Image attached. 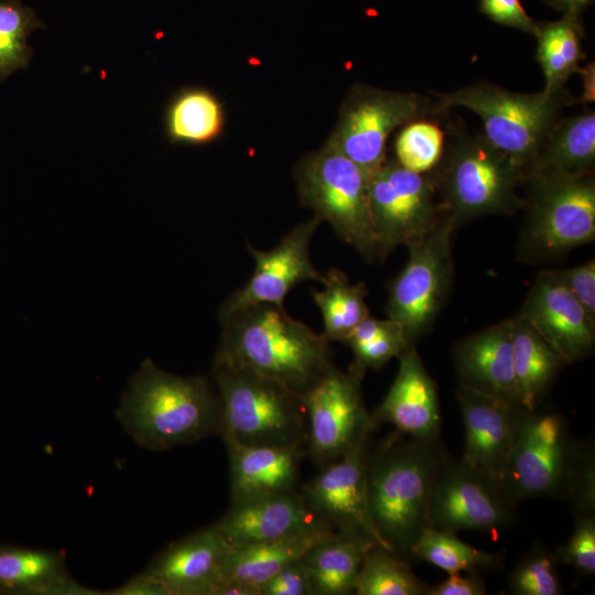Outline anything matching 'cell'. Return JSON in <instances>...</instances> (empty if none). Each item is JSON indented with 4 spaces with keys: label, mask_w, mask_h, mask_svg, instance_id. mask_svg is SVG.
I'll return each instance as SVG.
<instances>
[{
    "label": "cell",
    "mask_w": 595,
    "mask_h": 595,
    "mask_svg": "<svg viewBox=\"0 0 595 595\" xmlns=\"http://www.w3.org/2000/svg\"><path fill=\"white\" fill-rule=\"evenodd\" d=\"M448 457L439 439L420 440L394 431L370 450L367 497L372 523L387 547L402 558L430 528L435 479Z\"/></svg>",
    "instance_id": "6da1fadb"
},
{
    "label": "cell",
    "mask_w": 595,
    "mask_h": 595,
    "mask_svg": "<svg viewBox=\"0 0 595 595\" xmlns=\"http://www.w3.org/2000/svg\"><path fill=\"white\" fill-rule=\"evenodd\" d=\"M220 405L209 378L178 376L145 359L123 392L116 418L142 448L163 452L217 435Z\"/></svg>",
    "instance_id": "7a4b0ae2"
},
{
    "label": "cell",
    "mask_w": 595,
    "mask_h": 595,
    "mask_svg": "<svg viewBox=\"0 0 595 595\" xmlns=\"http://www.w3.org/2000/svg\"><path fill=\"white\" fill-rule=\"evenodd\" d=\"M217 354L286 386L302 398L334 366L331 342L283 306L261 303L220 317Z\"/></svg>",
    "instance_id": "3957f363"
},
{
    "label": "cell",
    "mask_w": 595,
    "mask_h": 595,
    "mask_svg": "<svg viewBox=\"0 0 595 595\" xmlns=\"http://www.w3.org/2000/svg\"><path fill=\"white\" fill-rule=\"evenodd\" d=\"M210 380L219 398L217 435L225 445L305 448L304 400L283 383L215 354Z\"/></svg>",
    "instance_id": "277c9868"
},
{
    "label": "cell",
    "mask_w": 595,
    "mask_h": 595,
    "mask_svg": "<svg viewBox=\"0 0 595 595\" xmlns=\"http://www.w3.org/2000/svg\"><path fill=\"white\" fill-rule=\"evenodd\" d=\"M437 99L445 110L465 107L478 115L484 137L511 160L526 180L534 172L542 145L562 119L563 108L573 101L565 88L521 94L489 83L439 94Z\"/></svg>",
    "instance_id": "5b68a950"
},
{
    "label": "cell",
    "mask_w": 595,
    "mask_h": 595,
    "mask_svg": "<svg viewBox=\"0 0 595 595\" xmlns=\"http://www.w3.org/2000/svg\"><path fill=\"white\" fill-rule=\"evenodd\" d=\"M435 167L432 176L443 196L442 209L455 228L478 216L510 215L523 206L516 192L526 181L523 173L484 134H457Z\"/></svg>",
    "instance_id": "8992f818"
},
{
    "label": "cell",
    "mask_w": 595,
    "mask_h": 595,
    "mask_svg": "<svg viewBox=\"0 0 595 595\" xmlns=\"http://www.w3.org/2000/svg\"><path fill=\"white\" fill-rule=\"evenodd\" d=\"M294 178L303 206L365 260L382 259L370 217L369 177L357 164L325 142L296 163Z\"/></svg>",
    "instance_id": "52a82bcc"
},
{
    "label": "cell",
    "mask_w": 595,
    "mask_h": 595,
    "mask_svg": "<svg viewBox=\"0 0 595 595\" xmlns=\"http://www.w3.org/2000/svg\"><path fill=\"white\" fill-rule=\"evenodd\" d=\"M531 182L522 234L526 255L536 259L558 256L595 237V183L591 173L538 170Z\"/></svg>",
    "instance_id": "ba28073f"
},
{
    "label": "cell",
    "mask_w": 595,
    "mask_h": 595,
    "mask_svg": "<svg viewBox=\"0 0 595 595\" xmlns=\"http://www.w3.org/2000/svg\"><path fill=\"white\" fill-rule=\"evenodd\" d=\"M444 111L439 99L432 101L415 93L354 85L340 105L326 143L370 177L387 160V140L397 128Z\"/></svg>",
    "instance_id": "9c48e42d"
},
{
    "label": "cell",
    "mask_w": 595,
    "mask_h": 595,
    "mask_svg": "<svg viewBox=\"0 0 595 595\" xmlns=\"http://www.w3.org/2000/svg\"><path fill=\"white\" fill-rule=\"evenodd\" d=\"M582 447L564 416L528 410L501 482L510 500L517 505L540 497L564 499Z\"/></svg>",
    "instance_id": "30bf717a"
},
{
    "label": "cell",
    "mask_w": 595,
    "mask_h": 595,
    "mask_svg": "<svg viewBox=\"0 0 595 595\" xmlns=\"http://www.w3.org/2000/svg\"><path fill=\"white\" fill-rule=\"evenodd\" d=\"M454 229L444 215L432 231L408 245L407 264L390 284L388 318L400 324L412 345L430 328L448 292Z\"/></svg>",
    "instance_id": "8fae6325"
},
{
    "label": "cell",
    "mask_w": 595,
    "mask_h": 595,
    "mask_svg": "<svg viewBox=\"0 0 595 595\" xmlns=\"http://www.w3.org/2000/svg\"><path fill=\"white\" fill-rule=\"evenodd\" d=\"M369 208L382 259L397 246L420 240L445 215L435 202L432 174L415 173L396 160L385 163L369 177Z\"/></svg>",
    "instance_id": "7c38bea8"
},
{
    "label": "cell",
    "mask_w": 595,
    "mask_h": 595,
    "mask_svg": "<svg viewBox=\"0 0 595 595\" xmlns=\"http://www.w3.org/2000/svg\"><path fill=\"white\" fill-rule=\"evenodd\" d=\"M363 377L333 366L303 397L305 456L320 468L342 458L376 429L367 410Z\"/></svg>",
    "instance_id": "4fadbf2b"
},
{
    "label": "cell",
    "mask_w": 595,
    "mask_h": 595,
    "mask_svg": "<svg viewBox=\"0 0 595 595\" xmlns=\"http://www.w3.org/2000/svg\"><path fill=\"white\" fill-rule=\"evenodd\" d=\"M516 505L500 482L450 456L439 469L429 513L430 528L457 534H497L513 520Z\"/></svg>",
    "instance_id": "5bb4252c"
},
{
    "label": "cell",
    "mask_w": 595,
    "mask_h": 595,
    "mask_svg": "<svg viewBox=\"0 0 595 595\" xmlns=\"http://www.w3.org/2000/svg\"><path fill=\"white\" fill-rule=\"evenodd\" d=\"M371 434L342 458L320 468L299 488L302 500L316 522L334 531L360 533L390 550L370 518L367 497V465Z\"/></svg>",
    "instance_id": "9a60e30c"
},
{
    "label": "cell",
    "mask_w": 595,
    "mask_h": 595,
    "mask_svg": "<svg viewBox=\"0 0 595 595\" xmlns=\"http://www.w3.org/2000/svg\"><path fill=\"white\" fill-rule=\"evenodd\" d=\"M321 223V218L314 215L292 228L268 251L247 244L255 259V270L247 283L220 305L218 317L261 303L283 306L285 296L299 283L321 282L323 274L313 266L310 256L311 240Z\"/></svg>",
    "instance_id": "2e32d148"
},
{
    "label": "cell",
    "mask_w": 595,
    "mask_h": 595,
    "mask_svg": "<svg viewBox=\"0 0 595 595\" xmlns=\"http://www.w3.org/2000/svg\"><path fill=\"white\" fill-rule=\"evenodd\" d=\"M464 428L462 458L484 475L502 482L520 422L528 411L517 401L464 386L457 391Z\"/></svg>",
    "instance_id": "e0dca14e"
},
{
    "label": "cell",
    "mask_w": 595,
    "mask_h": 595,
    "mask_svg": "<svg viewBox=\"0 0 595 595\" xmlns=\"http://www.w3.org/2000/svg\"><path fill=\"white\" fill-rule=\"evenodd\" d=\"M520 314L565 364L591 354L595 325L554 271L545 270L538 274Z\"/></svg>",
    "instance_id": "ac0fdd59"
},
{
    "label": "cell",
    "mask_w": 595,
    "mask_h": 595,
    "mask_svg": "<svg viewBox=\"0 0 595 595\" xmlns=\"http://www.w3.org/2000/svg\"><path fill=\"white\" fill-rule=\"evenodd\" d=\"M229 550L210 524L167 544L143 573L160 582L170 595H214Z\"/></svg>",
    "instance_id": "d6986e66"
},
{
    "label": "cell",
    "mask_w": 595,
    "mask_h": 595,
    "mask_svg": "<svg viewBox=\"0 0 595 595\" xmlns=\"http://www.w3.org/2000/svg\"><path fill=\"white\" fill-rule=\"evenodd\" d=\"M399 369L382 402L370 413L375 428L389 423L420 440L439 439L441 413L435 383L414 345L399 357Z\"/></svg>",
    "instance_id": "ffe728a7"
},
{
    "label": "cell",
    "mask_w": 595,
    "mask_h": 595,
    "mask_svg": "<svg viewBox=\"0 0 595 595\" xmlns=\"http://www.w3.org/2000/svg\"><path fill=\"white\" fill-rule=\"evenodd\" d=\"M213 526L230 549H237L285 538L322 524L314 520L296 490L230 504Z\"/></svg>",
    "instance_id": "44dd1931"
},
{
    "label": "cell",
    "mask_w": 595,
    "mask_h": 595,
    "mask_svg": "<svg viewBox=\"0 0 595 595\" xmlns=\"http://www.w3.org/2000/svg\"><path fill=\"white\" fill-rule=\"evenodd\" d=\"M459 386L518 401L512 360V321L506 320L461 340L453 351Z\"/></svg>",
    "instance_id": "7402d4cb"
},
{
    "label": "cell",
    "mask_w": 595,
    "mask_h": 595,
    "mask_svg": "<svg viewBox=\"0 0 595 595\" xmlns=\"http://www.w3.org/2000/svg\"><path fill=\"white\" fill-rule=\"evenodd\" d=\"M226 448L231 504L299 490L304 447L228 444Z\"/></svg>",
    "instance_id": "603a6c76"
},
{
    "label": "cell",
    "mask_w": 595,
    "mask_h": 595,
    "mask_svg": "<svg viewBox=\"0 0 595 595\" xmlns=\"http://www.w3.org/2000/svg\"><path fill=\"white\" fill-rule=\"evenodd\" d=\"M333 532L327 527L313 526L285 538L230 549L221 566L220 583L232 581L260 589L272 576L302 559L313 545Z\"/></svg>",
    "instance_id": "cb8c5ba5"
},
{
    "label": "cell",
    "mask_w": 595,
    "mask_h": 595,
    "mask_svg": "<svg viewBox=\"0 0 595 595\" xmlns=\"http://www.w3.org/2000/svg\"><path fill=\"white\" fill-rule=\"evenodd\" d=\"M0 592L95 594L69 576L63 553L11 545H0Z\"/></svg>",
    "instance_id": "d4e9b609"
},
{
    "label": "cell",
    "mask_w": 595,
    "mask_h": 595,
    "mask_svg": "<svg viewBox=\"0 0 595 595\" xmlns=\"http://www.w3.org/2000/svg\"><path fill=\"white\" fill-rule=\"evenodd\" d=\"M375 544L360 533L334 531L313 545L302 558L313 595L354 594L365 554Z\"/></svg>",
    "instance_id": "484cf974"
},
{
    "label": "cell",
    "mask_w": 595,
    "mask_h": 595,
    "mask_svg": "<svg viewBox=\"0 0 595 595\" xmlns=\"http://www.w3.org/2000/svg\"><path fill=\"white\" fill-rule=\"evenodd\" d=\"M511 321L518 401L524 409L532 411L538 409L565 363L520 313Z\"/></svg>",
    "instance_id": "4316f807"
},
{
    "label": "cell",
    "mask_w": 595,
    "mask_h": 595,
    "mask_svg": "<svg viewBox=\"0 0 595 595\" xmlns=\"http://www.w3.org/2000/svg\"><path fill=\"white\" fill-rule=\"evenodd\" d=\"M163 125L170 142L205 145L220 137L225 126L224 108L209 89L182 87L165 106Z\"/></svg>",
    "instance_id": "83f0119b"
},
{
    "label": "cell",
    "mask_w": 595,
    "mask_h": 595,
    "mask_svg": "<svg viewBox=\"0 0 595 595\" xmlns=\"http://www.w3.org/2000/svg\"><path fill=\"white\" fill-rule=\"evenodd\" d=\"M594 163L595 112L587 109L555 125L542 145L534 172L552 169L571 174L591 173Z\"/></svg>",
    "instance_id": "f1b7e54d"
},
{
    "label": "cell",
    "mask_w": 595,
    "mask_h": 595,
    "mask_svg": "<svg viewBox=\"0 0 595 595\" xmlns=\"http://www.w3.org/2000/svg\"><path fill=\"white\" fill-rule=\"evenodd\" d=\"M322 291H312V296L323 317L324 332L331 343H344L353 329L367 316L369 309L365 298L364 282L351 284L347 275L335 268L322 275Z\"/></svg>",
    "instance_id": "f546056e"
},
{
    "label": "cell",
    "mask_w": 595,
    "mask_h": 595,
    "mask_svg": "<svg viewBox=\"0 0 595 595\" xmlns=\"http://www.w3.org/2000/svg\"><path fill=\"white\" fill-rule=\"evenodd\" d=\"M538 41L537 61L544 79V90L555 93L564 89L573 73L581 71L582 28L576 15L565 14L559 21L538 25L534 33Z\"/></svg>",
    "instance_id": "4dcf8cb0"
},
{
    "label": "cell",
    "mask_w": 595,
    "mask_h": 595,
    "mask_svg": "<svg viewBox=\"0 0 595 595\" xmlns=\"http://www.w3.org/2000/svg\"><path fill=\"white\" fill-rule=\"evenodd\" d=\"M429 589L402 556L375 544L365 554L354 594L428 595Z\"/></svg>",
    "instance_id": "1f68e13d"
},
{
    "label": "cell",
    "mask_w": 595,
    "mask_h": 595,
    "mask_svg": "<svg viewBox=\"0 0 595 595\" xmlns=\"http://www.w3.org/2000/svg\"><path fill=\"white\" fill-rule=\"evenodd\" d=\"M410 556L447 572H479L498 567L502 554L478 550L459 540L455 533L425 529L413 543Z\"/></svg>",
    "instance_id": "d6a6232c"
},
{
    "label": "cell",
    "mask_w": 595,
    "mask_h": 595,
    "mask_svg": "<svg viewBox=\"0 0 595 595\" xmlns=\"http://www.w3.org/2000/svg\"><path fill=\"white\" fill-rule=\"evenodd\" d=\"M40 28L36 12L21 0H0V84L29 66L33 48L28 39Z\"/></svg>",
    "instance_id": "836d02e7"
},
{
    "label": "cell",
    "mask_w": 595,
    "mask_h": 595,
    "mask_svg": "<svg viewBox=\"0 0 595 595\" xmlns=\"http://www.w3.org/2000/svg\"><path fill=\"white\" fill-rule=\"evenodd\" d=\"M396 161L415 173L432 172L444 153V132L432 118L403 125L394 142Z\"/></svg>",
    "instance_id": "e575fe53"
},
{
    "label": "cell",
    "mask_w": 595,
    "mask_h": 595,
    "mask_svg": "<svg viewBox=\"0 0 595 595\" xmlns=\"http://www.w3.org/2000/svg\"><path fill=\"white\" fill-rule=\"evenodd\" d=\"M556 554L537 549L512 571L509 591L513 595H559L562 593L556 573Z\"/></svg>",
    "instance_id": "d590c367"
},
{
    "label": "cell",
    "mask_w": 595,
    "mask_h": 595,
    "mask_svg": "<svg viewBox=\"0 0 595 595\" xmlns=\"http://www.w3.org/2000/svg\"><path fill=\"white\" fill-rule=\"evenodd\" d=\"M574 531L556 553L558 561L573 566L582 576L595 573V515L575 518Z\"/></svg>",
    "instance_id": "8d00e7d4"
},
{
    "label": "cell",
    "mask_w": 595,
    "mask_h": 595,
    "mask_svg": "<svg viewBox=\"0 0 595 595\" xmlns=\"http://www.w3.org/2000/svg\"><path fill=\"white\" fill-rule=\"evenodd\" d=\"M565 500L576 517L595 515V456L593 446L583 443Z\"/></svg>",
    "instance_id": "74e56055"
},
{
    "label": "cell",
    "mask_w": 595,
    "mask_h": 595,
    "mask_svg": "<svg viewBox=\"0 0 595 595\" xmlns=\"http://www.w3.org/2000/svg\"><path fill=\"white\" fill-rule=\"evenodd\" d=\"M410 345L402 329L351 347L354 363L349 367L364 377L367 369H379L390 359L399 357Z\"/></svg>",
    "instance_id": "f35d334b"
},
{
    "label": "cell",
    "mask_w": 595,
    "mask_h": 595,
    "mask_svg": "<svg viewBox=\"0 0 595 595\" xmlns=\"http://www.w3.org/2000/svg\"><path fill=\"white\" fill-rule=\"evenodd\" d=\"M561 283L571 292L595 325V262L589 260L565 270L554 271Z\"/></svg>",
    "instance_id": "ab89813d"
},
{
    "label": "cell",
    "mask_w": 595,
    "mask_h": 595,
    "mask_svg": "<svg viewBox=\"0 0 595 595\" xmlns=\"http://www.w3.org/2000/svg\"><path fill=\"white\" fill-rule=\"evenodd\" d=\"M260 595H313L302 559L289 564L260 587Z\"/></svg>",
    "instance_id": "60d3db41"
},
{
    "label": "cell",
    "mask_w": 595,
    "mask_h": 595,
    "mask_svg": "<svg viewBox=\"0 0 595 595\" xmlns=\"http://www.w3.org/2000/svg\"><path fill=\"white\" fill-rule=\"evenodd\" d=\"M480 8L491 20L534 35L538 24L526 13L519 0H480Z\"/></svg>",
    "instance_id": "b9f144b4"
},
{
    "label": "cell",
    "mask_w": 595,
    "mask_h": 595,
    "mask_svg": "<svg viewBox=\"0 0 595 595\" xmlns=\"http://www.w3.org/2000/svg\"><path fill=\"white\" fill-rule=\"evenodd\" d=\"M486 593L484 580L477 571H474L467 576H462L459 573L448 574L444 582L430 587L428 595H485Z\"/></svg>",
    "instance_id": "7bdbcfd3"
},
{
    "label": "cell",
    "mask_w": 595,
    "mask_h": 595,
    "mask_svg": "<svg viewBox=\"0 0 595 595\" xmlns=\"http://www.w3.org/2000/svg\"><path fill=\"white\" fill-rule=\"evenodd\" d=\"M399 329H402L400 324L390 318L378 320L369 315L353 329L344 343L351 348Z\"/></svg>",
    "instance_id": "ee69618b"
},
{
    "label": "cell",
    "mask_w": 595,
    "mask_h": 595,
    "mask_svg": "<svg viewBox=\"0 0 595 595\" xmlns=\"http://www.w3.org/2000/svg\"><path fill=\"white\" fill-rule=\"evenodd\" d=\"M115 595H170L167 589L155 578L141 572L128 582L109 592Z\"/></svg>",
    "instance_id": "f6af8a7d"
},
{
    "label": "cell",
    "mask_w": 595,
    "mask_h": 595,
    "mask_svg": "<svg viewBox=\"0 0 595 595\" xmlns=\"http://www.w3.org/2000/svg\"><path fill=\"white\" fill-rule=\"evenodd\" d=\"M214 595H260V589L239 582H221L215 589Z\"/></svg>",
    "instance_id": "bcb514c9"
},
{
    "label": "cell",
    "mask_w": 595,
    "mask_h": 595,
    "mask_svg": "<svg viewBox=\"0 0 595 595\" xmlns=\"http://www.w3.org/2000/svg\"><path fill=\"white\" fill-rule=\"evenodd\" d=\"M554 7L563 10L565 14L576 15L591 0H547Z\"/></svg>",
    "instance_id": "7dc6e473"
}]
</instances>
